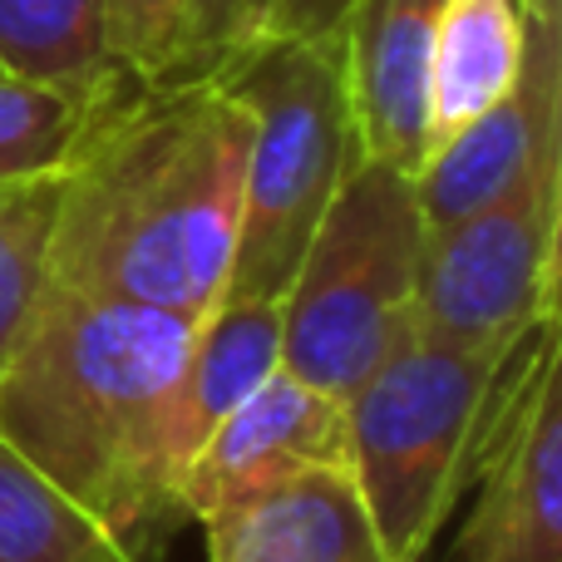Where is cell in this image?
Returning <instances> with one entry per match:
<instances>
[{
    "label": "cell",
    "mask_w": 562,
    "mask_h": 562,
    "mask_svg": "<svg viewBox=\"0 0 562 562\" xmlns=\"http://www.w3.org/2000/svg\"><path fill=\"white\" fill-rule=\"evenodd\" d=\"M252 114L227 79L128 85L59 178L49 281L198 321L233 267Z\"/></svg>",
    "instance_id": "6da1fadb"
},
{
    "label": "cell",
    "mask_w": 562,
    "mask_h": 562,
    "mask_svg": "<svg viewBox=\"0 0 562 562\" xmlns=\"http://www.w3.org/2000/svg\"><path fill=\"white\" fill-rule=\"evenodd\" d=\"M193 321L49 281L0 366V439L99 518L138 562L173 533L148 439Z\"/></svg>",
    "instance_id": "7a4b0ae2"
},
{
    "label": "cell",
    "mask_w": 562,
    "mask_h": 562,
    "mask_svg": "<svg viewBox=\"0 0 562 562\" xmlns=\"http://www.w3.org/2000/svg\"><path fill=\"white\" fill-rule=\"evenodd\" d=\"M524 346L409 336L340 400L346 474L390 562H425L459 494L474 484Z\"/></svg>",
    "instance_id": "3957f363"
},
{
    "label": "cell",
    "mask_w": 562,
    "mask_h": 562,
    "mask_svg": "<svg viewBox=\"0 0 562 562\" xmlns=\"http://www.w3.org/2000/svg\"><path fill=\"white\" fill-rule=\"evenodd\" d=\"M419 252L415 178L356 158L281 291V370L346 400L415 336Z\"/></svg>",
    "instance_id": "277c9868"
},
{
    "label": "cell",
    "mask_w": 562,
    "mask_h": 562,
    "mask_svg": "<svg viewBox=\"0 0 562 562\" xmlns=\"http://www.w3.org/2000/svg\"><path fill=\"white\" fill-rule=\"evenodd\" d=\"M223 79L252 114L243 217L223 296L281 301L340 178L360 158L346 94V40L340 30L262 40Z\"/></svg>",
    "instance_id": "5b68a950"
},
{
    "label": "cell",
    "mask_w": 562,
    "mask_h": 562,
    "mask_svg": "<svg viewBox=\"0 0 562 562\" xmlns=\"http://www.w3.org/2000/svg\"><path fill=\"white\" fill-rule=\"evenodd\" d=\"M562 154L543 158L508 193L449 227H429L419 252L415 336L504 346L558 321Z\"/></svg>",
    "instance_id": "8992f818"
},
{
    "label": "cell",
    "mask_w": 562,
    "mask_h": 562,
    "mask_svg": "<svg viewBox=\"0 0 562 562\" xmlns=\"http://www.w3.org/2000/svg\"><path fill=\"white\" fill-rule=\"evenodd\" d=\"M469 488L474 508L449 562H562L558 321L528 336Z\"/></svg>",
    "instance_id": "52a82bcc"
},
{
    "label": "cell",
    "mask_w": 562,
    "mask_h": 562,
    "mask_svg": "<svg viewBox=\"0 0 562 562\" xmlns=\"http://www.w3.org/2000/svg\"><path fill=\"white\" fill-rule=\"evenodd\" d=\"M528 49L514 89L494 109L464 124L454 138L425 158L415 173L419 217L429 227H449L479 213L498 193L528 178L543 158L562 154V20L558 0H524Z\"/></svg>",
    "instance_id": "ba28073f"
},
{
    "label": "cell",
    "mask_w": 562,
    "mask_h": 562,
    "mask_svg": "<svg viewBox=\"0 0 562 562\" xmlns=\"http://www.w3.org/2000/svg\"><path fill=\"white\" fill-rule=\"evenodd\" d=\"M281 370V301L223 296L207 316L193 321L188 350L178 360L168 395L158 405L154 439H148V484L168 524L178 518V484L198 449L237 405L257 395Z\"/></svg>",
    "instance_id": "9c48e42d"
},
{
    "label": "cell",
    "mask_w": 562,
    "mask_h": 562,
    "mask_svg": "<svg viewBox=\"0 0 562 562\" xmlns=\"http://www.w3.org/2000/svg\"><path fill=\"white\" fill-rule=\"evenodd\" d=\"M306 469H346V405L277 370L198 449L178 484V518L203 528L213 514Z\"/></svg>",
    "instance_id": "30bf717a"
},
{
    "label": "cell",
    "mask_w": 562,
    "mask_h": 562,
    "mask_svg": "<svg viewBox=\"0 0 562 562\" xmlns=\"http://www.w3.org/2000/svg\"><path fill=\"white\" fill-rule=\"evenodd\" d=\"M445 0H350L346 94L360 158L390 164L415 178L429 158L425 75Z\"/></svg>",
    "instance_id": "8fae6325"
},
{
    "label": "cell",
    "mask_w": 562,
    "mask_h": 562,
    "mask_svg": "<svg viewBox=\"0 0 562 562\" xmlns=\"http://www.w3.org/2000/svg\"><path fill=\"white\" fill-rule=\"evenodd\" d=\"M207 562H390L346 469H306L203 524Z\"/></svg>",
    "instance_id": "7c38bea8"
},
{
    "label": "cell",
    "mask_w": 562,
    "mask_h": 562,
    "mask_svg": "<svg viewBox=\"0 0 562 562\" xmlns=\"http://www.w3.org/2000/svg\"><path fill=\"white\" fill-rule=\"evenodd\" d=\"M528 49L524 0H445L425 75L429 154L514 89Z\"/></svg>",
    "instance_id": "4fadbf2b"
},
{
    "label": "cell",
    "mask_w": 562,
    "mask_h": 562,
    "mask_svg": "<svg viewBox=\"0 0 562 562\" xmlns=\"http://www.w3.org/2000/svg\"><path fill=\"white\" fill-rule=\"evenodd\" d=\"M128 85L138 79L109 75L99 85H45L0 75V183L65 178L104 109Z\"/></svg>",
    "instance_id": "5bb4252c"
},
{
    "label": "cell",
    "mask_w": 562,
    "mask_h": 562,
    "mask_svg": "<svg viewBox=\"0 0 562 562\" xmlns=\"http://www.w3.org/2000/svg\"><path fill=\"white\" fill-rule=\"evenodd\" d=\"M0 562H138L79 508L59 484H49L10 439H0Z\"/></svg>",
    "instance_id": "9a60e30c"
},
{
    "label": "cell",
    "mask_w": 562,
    "mask_h": 562,
    "mask_svg": "<svg viewBox=\"0 0 562 562\" xmlns=\"http://www.w3.org/2000/svg\"><path fill=\"white\" fill-rule=\"evenodd\" d=\"M0 75L45 85L128 75L109 49V0H0Z\"/></svg>",
    "instance_id": "2e32d148"
},
{
    "label": "cell",
    "mask_w": 562,
    "mask_h": 562,
    "mask_svg": "<svg viewBox=\"0 0 562 562\" xmlns=\"http://www.w3.org/2000/svg\"><path fill=\"white\" fill-rule=\"evenodd\" d=\"M59 213V178L0 183V366L20 346L49 286V237Z\"/></svg>",
    "instance_id": "e0dca14e"
},
{
    "label": "cell",
    "mask_w": 562,
    "mask_h": 562,
    "mask_svg": "<svg viewBox=\"0 0 562 562\" xmlns=\"http://www.w3.org/2000/svg\"><path fill=\"white\" fill-rule=\"evenodd\" d=\"M267 15L272 0H183L164 79H223L267 40Z\"/></svg>",
    "instance_id": "ac0fdd59"
},
{
    "label": "cell",
    "mask_w": 562,
    "mask_h": 562,
    "mask_svg": "<svg viewBox=\"0 0 562 562\" xmlns=\"http://www.w3.org/2000/svg\"><path fill=\"white\" fill-rule=\"evenodd\" d=\"M178 5L183 0H109V49L138 85H158L168 75Z\"/></svg>",
    "instance_id": "d6986e66"
},
{
    "label": "cell",
    "mask_w": 562,
    "mask_h": 562,
    "mask_svg": "<svg viewBox=\"0 0 562 562\" xmlns=\"http://www.w3.org/2000/svg\"><path fill=\"white\" fill-rule=\"evenodd\" d=\"M350 0H272L267 40H311L346 25Z\"/></svg>",
    "instance_id": "ffe728a7"
}]
</instances>
